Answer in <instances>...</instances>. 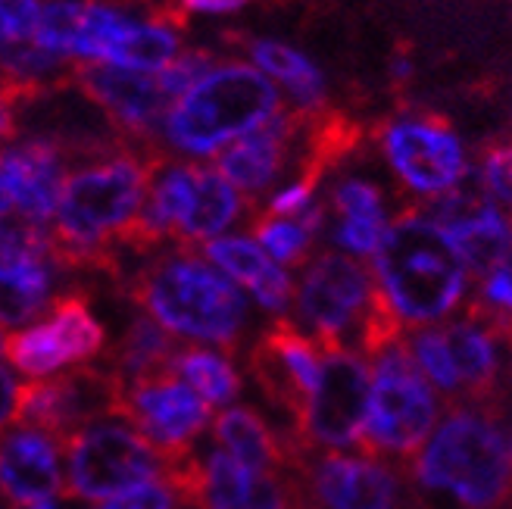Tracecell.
<instances>
[{
  "instance_id": "6da1fadb",
  "label": "cell",
  "mask_w": 512,
  "mask_h": 509,
  "mask_svg": "<svg viewBox=\"0 0 512 509\" xmlns=\"http://www.w3.org/2000/svg\"><path fill=\"white\" fill-rule=\"evenodd\" d=\"M166 157L157 144H125L66 175L50 228V263L122 282V241Z\"/></svg>"
},
{
  "instance_id": "7a4b0ae2",
  "label": "cell",
  "mask_w": 512,
  "mask_h": 509,
  "mask_svg": "<svg viewBox=\"0 0 512 509\" xmlns=\"http://www.w3.org/2000/svg\"><path fill=\"white\" fill-rule=\"evenodd\" d=\"M125 294L163 332L216 344L235 353L247 325L244 294L188 247L153 253L122 278Z\"/></svg>"
},
{
  "instance_id": "3957f363",
  "label": "cell",
  "mask_w": 512,
  "mask_h": 509,
  "mask_svg": "<svg viewBox=\"0 0 512 509\" xmlns=\"http://www.w3.org/2000/svg\"><path fill=\"white\" fill-rule=\"evenodd\" d=\"M375 288L400 322L447 319L466 294L469 269L459 247L431 216L400 213L375 250Z\"/></svg>"
},
{
  "instance_id": "277c9868",
  "label": "cell",
  "mask_w": 512,
  "mask_h": 509,
  "mask_svg": "<svg viewBox=\"0 0 512 509\" xmlns=\"http://www.w3.org/2000/svg\"><path fill=\"white\" fill-rule=\"evenodd\" d=\"M500 413L453 403L419 450L413 478L444 491L466 509H500L512 500V466L500 431Z\"/></svg>"
},
{
  "instance_id": "5b68a950",
  "label": "cell",
  "mask_w": 512,
  "mask_h": 509,
  "mask_svg": "<svg viewBox=\"0 0 512 509\" xmlns=\"http://www.w3.org/2000/svg\"><path fill=\"white\" fill-rule=\"evenodd\" d=\"M281 110V97L266 75L247 63L213 66L172 104L163 132L166 141L191 157H210L260 129Z\"/></svg>"
},
{
  "instance_id": "8992f818",
  "label": "cell",
  "mask_w": 512,
  "mask_h": 509,
  "mask_svg": "<svg viewBox=\"0 0 512 509\" xmlns=\"http://www.w3.org/2000/svg\"><path fill=\"white\" fill-rule=\"evenodd\" d=\"M438 422V400L403 341L375 356L369 413L360 447L366 456L416 460Z\"/></svg>"
},
{
  "instance_id": "52a82bcc",
  "label": "cell",
  "mask_w": 512,
  "mask_h": 509,
  "mask_svg": "<svg viewBox=\"0 0 512 509\" xmlns=\"http://www.w3.org/2000/svg\"><path fill=\"white\" fill-rule=\"evenodd\" d=\"M69 460L66 491L75 500H113L144 481L163 478L166 460L132 425L94 422L63 441Z\"/></svg>"
},
{
  "instance_id": "ba28073f",
  "label": "cell",
  "mask_w": 512,
  "mask_h": 509,
  "mask_svg": "<svg viewBox=\"0 0 512 509\" xmlns=\"http://www.w3.org/2000/svg\"><path fill=\"white\" fill-rule=\"evenodd\" d=\"M372 372L360 350L325 347L319 385L303 413L300 428L288 441L291 466L303 453L316 450H341L363 441L366 413H369Z\"/></svg>"
},
{
  "instance_id": "9c48e42d",
  "label": "cell",
  "mask_w": 512,
  "mask_h": 509,
  "mask_svg": "<svg viewBox=\"0 0 512 509\" xmlns=\"http://www.w3.org/2000/svg\"><path fill=\"white\" fill-rule=\"evenodd\" d=\"M107 350V328L97 319L85 291H66L50 300L38 325L4 338V356L29 378L57 375L66 366H88Z\"/></svg>"
},
{
  "instance_id": "30bf717a",
  "label": "cell",
  "mask_w": 512,
  "mask_h": 509,
  "mask_svg": "<svg viewBox=\"0 0 512 509\" xmlns=\"http://www.w3.org/2000/svg\"><path fill=\"white\" fill-rule=\"evenodd\" d=\"M122 381L110 366H79L19 388V422L47 431L60 444L94 422L119 419Z\"/></svg>"
},
{
  "instance_id": "8fae6325",
  "label": "cell",
  "mask_w": 512,
  "mask_h": 509,
  "mask_svg": "<svg viewBox=\"0 0 512 509\" xmlns=\"http://www.w3.org/2000/svg\"><path fill=\"white\" fill-rule=\"evenodd\" d=\"M375 294V275L347 253L322 250L310 260L297 288V316L310 338L325 347H344L350 332H360Z\"/></svg>"
},
{
  "instance_id": "7c38bea8",
  "label": "cell",
  "mask_w": 512,
  "mask_h": 509,
  "mask_svg": "<svg viewBox=\"0 0 512 509\" xmlns=\"http://www.w3.org/2000/svg\"><path fill=\"white\" fill-rule=\"evenodd\" d=\"M247 372L272 410L288 416L291 422L288 435H281L288 444L294 438V431L300 428L306 406H310L319 385V372H322L319 344L310 335H303L297 322L278 316L256 335L247 353Z\"/></svg>"
},
{
  "instance_id": "4fadbf2b",
  "label": "cell",
  "mask_w": 512,
  "mask_h": 509,
  "mask_svg": "<svg viewBox=\"0 0 512 509\" xmlns=\"http://www.w3.org/2000/svg\"><path fill=\"white\" fill-rule=\"evenodd\" d=\"M297 488V509H400L403 481L372 456L303 453L288 469Z\"/></svg>"
},
{
  "instance_id": "5bb4252c",
  "label": "cell",
  "mask_w": 512,
  "mask_h": 509,
  "mask_svg": "<svg viewBox=\"0 0 512 509\" xmlns=\"http://www.w3.org/2000/svg\"><path fill=\"white\" fill-rule=\"evenodd\" d=\"M119 419L163 453L166 463L194 453L197 438L210 425V406L172 372L150 375L122 388Z\"/></svg>"
},
{
  "instance_id": "9a60e30c",
  "label": "cell",
  "mask_w": 512,
  "mask_h": 509,
  "mask_svg": "<svg viewBox=\"0 0 512 509\" xmlns=\"http://www.w3.org/2000/svg\"><path fill=\"white\" fill-rule=\"evenodd\" d=\"M69 85L104 110L119 138L128 144H153V135L172 110V97L163 91L157 75L119 69L100 60H75Z\"/></svg>"
},
{
  "instance_id": "2e32d148",
  "label": "cell",
  "mask_w": 512,
  "mask_h": 509,
  "mask_svg": "<svg viewBox=\"0 0 512 509\" xmlns=\"http://www.w3.org/2000/svg\"><path fill=\"white\" fill-rule=\"evenodd\" d=\"M381 147L400 182L416 194H447L466 175L463 144L441 116L388 122Z\"/></svg>"
},
{
  "instance_id": "e0dca14e",
  "label": "cell",
  "mask_w": 512,
  "mask_h": 509,
  "mask_svg": "<svg viewBox=\"0 0 512 509\" xmlns=\"http://www.w3.org/2000/svg\"><path fill=\"white\" fill-rule=\"evenodd\" d=\"M438 207L434 222L453 238L466 260V269L488 275L512 257V225L494 207V203L478 191H447Z\"/></svg>"
},
{
  "instance_id": "ac0fdd59",
  "label": "cell",
  "mask_w": 512,
  "mask_h": 509,
  "mask_svg": "<svg viewBox=\"0 0 512 509\" xmlns=\"http://www.w3.org/2000/svg\"><path fill=\"white\" fill-rule=\"evenodd\" d=\"M306 119H310V113L297 110V107L294 110H278L256 132L238 138L232 147L222 150L219 163H216L219 175L235 191H244V194L266 191L281 175V169H285L297 135L306 129Z\"/></svg>"
},
{
  "instance_id": "d6986e66",
  "label": "cell",
  "mask_w": 512,
  "mask_h": 509,
  "mask_svg": "<svg viewBox=\"0 0 512 509\" xmlns=\"http://www.w3.org/2000/svg\"><path fill=\"white\" fill-rule=\"evenodd\" d=\"M66 491L60 472L57 438L41 428H16L0 438V497L10 506L25 509L54 500Z\"/></svg>"
},
{
  "instance_id": "ffe728a7",
  "label": "cell",
  "mask_w": 512,
  "mask_h": 509,
  "mask_svg": "<svg viewBox=\"0 0 512 509\" xmlns=\"http://www.w3.org/2000/svg\"><path fill=\"white\" fill-rule=\"evenodd\" d=\"M63 147L50 138H32L16 147L0 150V169L16 197V213L47 225L57 213L60 191L66 182Z\"/></svg>"
},
{
  "instance_id": "44dd1931",
  "label": "cell",
  "mask_w": 512,
  "mask_h": 509,
  "mask_svg": "<svg viewBox=\"0 0 512 509\" xmlns=\"http://www.w3.org/2000/svg\"><path fill=\"white\" fill-rule=\"evenodd\" d=\"M200 253L213 260L232 282L244 285L256 303L269 313H285L294 297L291 275L266 257V250L250 238H213L200 244Z\"/></svg>"
},
{
  "instance_id": "7402d4cb",
  "label": "cell",
  "mask_w": 512,
  "mask_h": 509,
  "mask_svg": "<svg viewBox=\"0 0 512 509\" xmlns=\"http://www.w3.org/2000/svg\"><path fill=\"white\" fill-rule=\"evenodd\" d=\"M450 360L459 375V394L472 406H488L500 410V356L497 338L475 319L450 322L441 328Z\"/></svg>"
},
{
  "instance_id": "603a6c76",
  "label": "cell",
  "mask_w": 512,
  "mask_h": 509,
  "mask_svg": "<svg viewBox=\"0 0 512 509\" xmlns=\"http://www.w3.org/2000/svg\"><path fill=\"white\" fill-rule=\"evenodd\" d=\"M213 441L253 475L291 469V450L285 438L275 435L272 425L253 406H225L213 422Z\"/></svg>"
},
{
  "instance_id": "cb8c5ba5",
  "label": "cell",
  "mask_w": 512,
  "mask_h": 509,
  "mask_svg": "<svg viewBox=\"0 0 512 509\" xmlns=\"http://www.w3.org/2000/svg\"><path fill=\"white\" fill-rule=\"evenodd\" d=\"M331 210L338 216L335 241L350 250L353 257H369L378 250L384 232H388V216H384L381 191L366 178H344L331 191Z\"/></svg>"
},
{
  "instance_id": "d4e9b609",
  "label": "cell",
  "mask_w": 512,
  "mask_h": 509,
  "mask_svg": "<svg viewBox=\"0 0 512 509\" xmlns=\"http://www.w3.org/2000/svg\"><path fill=\"white\" fill-rule=\"evenodd\" d=\"M54 269L47 260L0 253V328H19L50 307Z\"/></svg>"
},
{
  "instance_id": "484cf974",
  "label": "cell",
  "mask_w": 512,
  "mask_h": 509,
  "mask_svg": "<svg viewBox=\"0 0 512 509\" xmlns=\"http://www.w3.org/2000/svg\"><path fill=\"white\" fill-rule=\"evenodd\" d=\"M244 210L241 194L225 182L219 169L197 166V188H194V203L185 216V222L178 225L175 247H200L222 235L228 225H235Z\"/></svg>"
},
{
  "instance_id": "4316f807",
  "label": "cell",
  "mask_w": 512,
  "mask_h": 509,
  "mask_svg": "<svg viewBox=\"0 0 512 509\" xmlns=\"http://www.w3.org/2000/svg\"><path fill=\"white\" fill-rule=\"evenodd\" d=\"M175 347L178 344L150 316H135L110 353V369L122 381V388L135 385V381H144L150 375L169 372Z\"/></svg>"
},
{
  "instance_id": "83f0119b",
  "label": "cell",
  "mask_w": 512,
  "mask_h": 509,
  "mask_svg": "<svg viewBox=\"0 0 512 509\" xmlns=\"http://www.w3.org/2000/svg\"><path fill=\"white\" fill-rule=\"evenodd\" d=\"M250 57L256 63L263 75H272L281 85H285L294 97L297 110H322V100H325V79L322 72L306 60L300 50L281 44V41H266V38H256L247 44Z\"/></svg>"
},
{
  "instance_id": "f1b7e54d",
  "label": "cell",
  "mask_w": 512,
  "mask_h": 509,
  "mask_svg": "<svg viewBox=\"0 0 512 509\" xmlns=\"http://www.w3.org/2000/svg\"><path fill=\"white\" fill-rule=\"evenodd\" d=\"M169 372L175 378H182L185 385L207 403V406H228L235 403L241 394V375L232 366V360L210 347L185 344L175 347Z\"/></svg>"
},
{
  "instance_id": "f546056e",
  "label": "cell",
  "mask_w": 512,
  "mask_h": 509,
  "mask_svg": "<svg viewBox=\"0 0 512 509\" xmlns=\"http://www.w3.org/2000/svg\"><path fill=\"white\" fill-rule=\"evenodd\" d=\"M178 54H182V44H178V35L169 22L153 19L150 25H132L128 32L110 54L100 63H110L119 69H135V72H163Z\"/></svg>"
},
{
  "instance_id": "4dcf8cb0",
  "label": "cell",
  "mask_w": 512,
  "mask_h": 509,
  "mask_svg": "<svg viewBox=\"0 0 512 509\" xmlns=\"http://www.w3.org/2000/svg\"><path fill=\"white\" fill-rule=\"evenodd\" d=\"M250 232L266 250L269 260H278V266H306L310 253L319 235H313L300 219H285V216H269L260 213L253 216Z\"/></svg>"
},
{
  "instance_id": "1f68e13d",
  "label": "cell",
  "mask_w": 512,
  "mask_h": 509,
  "mask_svg": "<svg viewBox=\"0 0 512 509\" xmlns=\"http://www.w3.org/2000/svg\"><path fill=\"white\" fill-rule=\"evenodd\" d=\"M85 22H88V4H79V0H57V4L41 10L32 41L50 50V54L79 60Z\"/></svg>"
},
{
  "instance_id": "d6a6232c",
  "label": "cell",
  "mask_w": 512,
  "mask_h": 509,
  "mask_svg": "<svg viewBox=\"0 0 512 509\" xmlns=\"http://www.w3.org/2000/svg\"><path fill=\"white\" fill-rule=\"evenodd\" d=\"M406 347H409V353H413L419 372L431 381L434 388L450 394V397L459 394V375H456V366L450 360V350L444 344L441 328H425V332H419Z\"/></svg>"
},
{
  "instance_id": "836d02e7",
  "label": "cell",
  "mask_w": 512,
  "mask_h": 509,
  "mask_svg": "<svg viewBox=\"0 0 512 509\" xmlns=\"http://www.w3.org/2000/svg\"><path fill=\"white\" fill-rule=\"evenodd\" d=\"M213 66L216 63H213L210 50H185V54H178L163 72H157V79H160L163 91L172 97V104H175V100L182 94H188Z\"/></svg>"
},
{
  "instance_id": "e575fe53",
  "label": "cell",
  "mask_w": 512,
  "mask_h": 509,
  "mask_svg": "<svg viewBox=\"0 0 512 509\" xmlns=\"http://www.w3.org/2000/svg\"><path fill=\"white\" fill-rule=\"evenodd\" d=\"M238 509H297V488L291 472L256 475L250 497Z\"/></svg>"
},
{
  "instance_id": "d590c367",
  "label": "cell",
  "mask_w": 512,
  "mask_h": 509,
  "mask_svg": "<svg viewBox=\"0 0 512 509\" xmlns=\"http://www.w3.org/2000/svg\"><path fill=\"white\" fill-rule=\"evenodd\" d=\"M38 16V0H0V50L32 41Z\"/></svg>"
},
{
  "instance_id": "8d00e7d4",
  "label": "cell",
  "mask_w": 512,
  "mask_h": 509,
  "mask_svg": "<svg viewBox=\"0 0 512 509\" xmlns=\"http://www.w3.org/2000/svg\"><path fill=\"white\" fill-rule=\"evenodd\" d=\"M481 178L484 188L512 210V144H494L484 150Z\"/></svg>"
},
{
  "instance_id": "74e56055",
  "label": "cell",
  "mask_w": 512,
  "mask_h": 509,
  "mask_svg": "<svg viewBox=\"0 0 512 509\" xmlns=\"http://www.w3.org/2000/svg\"><path fill=\"white\" fill-rule=\"evenodd\" d=\"M104 509H182V503H178L175 491L163 478H153V481H144V485L107 500Z\"/></svg>"
},
{
  "instance_id": "f35d334b",
  "label": "cell",
  "mask_w": 512,
  "mask_h": 509,
  "mask_svg": "<svg viewBox=\"0 0 512 509\" xmlns=\"http://www.w3.org/2000/svg\"><path fill=\"white\" fill-rule=\"evenodd\" d=\"M19 381L13 378L10 369L0 366V431L19 422Z\"/></svg>"
},
{
  "instance_id": "ab89813d",
  "label": "cell",
  "mask_w": 512,
  "mask_h": 509,
  "mask_svg": "<svg viewBox=\"0 0 512 509\" xmlns=\"http://www.w3.org/2000/svg\"><path fill=\"white\" fill-rule=\"evenodd\" d=\"M19 104H25V100L13 88L0 82V144L16 138V107Z\"/></svg>"
},
{
  "instance_id": "60d3db41",
  "label": "cell",
  "mask_w": 512,
  "mask_h": 509,
  "mask_svg": "<svg viewBox=\"0 0 512 509\" xmlns=\"http://www.w3.org/2000/svg\"><path fill=\"white\" fill-rule=\"evenodd\" d=\"M250 0H182V10H197V13H235Z\"/></svg>"
},
{
  "instance_id": "b9f144b4",
  "label": "cell",
  "mask_w": 512,
  "mask_h": 509,
  "mask_svg": "<svg viewBox=\"0 0 512 509\" xmlns=\"http://www.w3.org/2000/svg\"><path fill=\"white\" fill-rule=\"evenodd\" d=\"M10 213H16V197H13V188L7 182L4 169H0V219L10 216Z\"/></svg>"
},
{
  "instance_id": "7bdbcfd3",
  "label": "cell",
  "mask_w": 512,
  "mask_h": 509,
  "mask_svg": "<svg viewBox=\"0 0 512 509\" xmlns=\"http://www.w3.org/2000/svg\"><path fill=\"white\" fill-rule=\"evenodd\" d=\"M25 509H85V506H82V500L60 494L57 500H44V503H35V506H25Z\"/></svg>"
},
{
  "instance_id": "ee69618b",
  "label": "cell",
  "mask_w": 512,
  "mask_h": 509,
  "mask_svg": "<svg viewBox=\"0 0 512 509\" xmlns=\"http://www.w3.org/2000/svg\"><path fill=\"white\" fill-rule=\"evenodd\" d=\"M506 450H509V466H512V431H509V444H506Z\"/></svg>"
},
{
  "instance_id": "f6af8a7d",
  "label": "cell",
  "mask_w": 512,
  "mask_h": 509,
  "mask_svg": "<svg viewBox=\"0 0 512 509\" xmlns=\"http://www.w3.org/2000/svg\"><path fill=\"white\" fill-rule=\"evenodd\" d=\"M79 4H94V0H79ZM116 4H128V0H116Z\"/></svg>"
},
{
  "instance_id": "bcb514c9",
  "label": "cell",
  "mask_w": 512,
  "mask_h": 509,
  "mask_svg": "<svg viewBox=\"0 0 512 509\" xmlns=\"http://www.w3.org/2000/svg\"><path fill=\"white\" fill-rule=\"evenodd\" d=\"M0 353H4V335H0Z\"/></svg>"
}]
</instances>
